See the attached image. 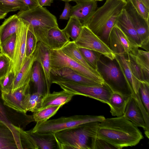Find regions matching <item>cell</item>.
Returning a JSON list of instances; mask_svg holds the SVG:
<instances>
[{"label": "cell", "instance_id": "obj_3", "mask_svg": "<svg viewBox=\"0 0 149 149\" xmlns=\"http://www.w3.org/2000/svg\"><path fill=\"white\" fill-rule=\"evenodd\" d=\"M99 123H88L55 133L59 149H91V139L97 136Z\"/></svg>", "mask_w": 149, "mask_h": 149}, {"label": "cell", "instance_id": "obj_30", "mask_svg": "<svg viewBox=\"0 0 149 149\" xmlns=\"http://www.w3.org/2000/svg\"><path fill=\"white\" fill-rule=\"evenodd\" d=\"M63 106L59 105L46 107L33 113L32 115L34 121L40 123L48 120L54 115Z\"/></svg>", "mask_w": 149, "mask_h": 149}, {"label": "cell", "instance_id": "obj_9", "mask_svg": "<svg viewBox=\"0 0 149 149\" xmlns=\"http://www.w3.org/2000/svg\"><path fill=\"white\" fill-rule=\"evenodd\" d=\"M50 62L52 69H58L64 67H67L100 84H105L104 80L99 72L91 70L69 57L61 49H51Z\"/></svg>", "mask_w": 149, "mask_h": 149}, {"label": "cell", "instance_id": "obj_32", "mask_svg": "<svg viewBox=\"0 0 149 149\" xmlns=\"http://www.w3.org/2000/svg\"><path fill=\"white\" fill-rule=\"evenodd\" d=\"M0 8L6 13L29 10L21 0H0Z\"/></svg>", "mask_w": 149, "mask_h": 149}, {"label": "cell", "instance_id": "obj_36", "mask_svg": "<svg viewBox=\"0 0 149 149\" xmlns=\"http://www.w3.org/2000/svg\"><path fill=\"white\" fill-rule=\"evenodd\" d=\"M43 97L37 92L30 94L28 102L27 111L33 113L39 110L41 107Z\"/></svg>", "mask_w": 149, "mask_h": 149}, {"label": "cell", "instance_id": "obj_5", "mask_svg": "<svg viewBox=\"0 0 149 149\" xmlns=\"http://www.w3.org/2000/svg\"><path fill=\"white\" fill-rule=\"evenodd\" d=\"M105 118L102 116L89 115H76L69 117H62L41 123H36L31 130L33 132L55 133L88 123L100 122Z\"/></svg>", "mask_w": 149, "mask_h": 149}, {"label": "cell", "instance_id": "obj_21", "mask_svg": "<svg viewBox=\"0 0 149 149\" xmlns=\"http://www.w3.org/2000/svg\"><path fill=\"white\" fill-rule=\"evenodd\" d=\"M33 141L36 149H59L54 133H40L27 131Z\"/></svg>", "mask_w": 149, "mask_h": 149}, {"label": "cell", "instance_id": "obj_49", "mask_svg": "<svg viewBox=\"0 0 149 149\" xmlns=\"http://www.w3.org/2000/svg\"><path fill=\"white\" fill-rule=\"evenodd\" d=\"M95 0V1H103V0Z\"/></svg>", "mask_w": 149, "mask_h": 149}, {"label": "cell", "instance_id": "obj_28", "mask_svg": "<svg viewBox=\"0 0 149 149\" xmlns=\"http://www.w3.org/2000/svg\"><path fill=\"white\" fill-rule=\"evenodd\" d=\"M129 98L113 92L107 104L110 107V112L113 116L119 117L123 115Z\"/></svg>", "mask_w": 149, "mask_h": 149}, {"label": "cell", "instance_id": "obj_25", "mask_svg": "<svg viewBox=\"0 0 149 149\" xmlns=\"http://www.w3.org/2000/svg\"><path fill=\"white\" fill-rule=\"evenodd\" d=\"M70 41V38L63 30L61 29L58 26L53 28L49 30L46 45L52 49L59 50Z\"/></svg>", "mask_w": 149, "mask_h": 149}, {"label": "cell", "instance_id": "obj_17", "mask_svg": "<svg viewBox=\"0 0 149 149\" xmlns=\"http://www.w3.org/2000/svg\"><path fill=\"white\" fill-rule=\"evenodd\" d=\"M51 49L43 42H38L36 48L33 54L36 61L41 65L43 70L46 80L48 93H50V89L52 84L50 73L51 69L50 55Z\"/></svg>", "mask_w": 149, "mask_h": 149}, {"label": "cell", "instance_id": "obj_44", "mask_svg": "<svg viewBox=\"0 0 149 149\" xmlns=\"http://www.w3.org/2000/svg\"><path fill=\"white\" fill-rule=\"evenodd\" d=\"M21 0L29 10L35 8L39 6L38 0Z\"/></svg>", "mask_w": 149, "mask_h": 149}, {"label": "cell", "instance_id": "obj_14", "mask_svg": "<svg viewBox=\"0 0 149 149\" xmlns=\"http://www.w3.org/2000/svg\"><path fill=\"white\" fill-rule=\"evenodd\" d=\"M21 19V24L16 33L15 47L12 60V70L15 76L22 66L26 57V42L29 24Z\"/></svg>", "mask_w": 149, "mask_h": 149}, {"label": "cell", "instance_id": "obj_1", "mask_svg": "<svg viewBox=\"0 0 149 149\" xmlns=\"http://www.w3.org/2000/svg\"><path fill=\"white\" fill-rule=\"evenodd\" d=\"M97 136L119 149L135 146L143 138L138 127L123 115L99 122Z\"/></svg>", "mask_w": 149, "mask_h": 149}, {"label": "cell", "instance_id": "obj_35", "mask_svg": "<svg viewBox=\"0 0 149 149\" xmlns=\"http://www.w3.org/2000/svg\"><path fill=\"white\" fill-rule=\"evenodd\" d=\"M127 55L131 70L134 77L140 82L149 83L146 79L143 71L135 61L134 54L130 53Z\"/></svg>", "mask_w": 149, "mask_h": 149}, {"label": "cell", "instance_id": "obj_38", "mask_svg": "<svg viewBox=\"0 0 149 149\" xmlns=\"http://www.w3.org/2000/svg\"><path fill=\"white\" fill-rule=\"evenodd\" d=\"M139 91L141 101L149 114V83L140 82Z\"/></svg>", "mask_w": 149, "mask_h": 149}, {"label": "cell", "instance_id": "obj_31", "mask_svg": "<svg viewBox=\"0 0 149 149\" xmlns=\"http://www.w3.org/2000/svg\"><path fill=\"white\" fill-rule=\"evenodd\" d=\"M134 56L135 61L143 71L147 81L149 82V52L138 49Z\"/></svg>", "mask_w": 149, "mask_h": 149}, {"label": "cell", "instance_id": "obj_12", "mask_svg": "<svg viewBox=\"0 0 149 149\" xmlns=\"http://www.w3.org/2000/svg\"><path fill=\"white\" fill-rule=\"evenodd\" d=\"M109 46L116 55L130 53L136 55L139 47L129 40L121 30L115 25L109 35Z\"/></svg>", "mask_w": 149, "mask_h": 149}, {"label": "cell", "instance_id": "obj_11", "mask_svg": "<svg viewBox=\"0 0 149 149\" xmlns=\"http://www.w3.org/2000/svg\"><path fill=\"white\" fill-rule=\"evenodd\" d=\"M1 91V97L4 105L18 112L26 113L30 94L29 83L12 92Z\"/></svg>", "mask_w": 149, "mask_h": 149}, {"label": "cell", "instance_id": "obj_19", "mask_svg": "<svg viewBox=\"0 0 149 149\" xmlns=\"http://www.w3.org/2000/svg\"><path fill=\"white\" fill-rule=\"evenodd\" d=\"M115 25L121 30L132 43L137 47H141V41L124 8L118 17Z\"/></svg>", "mask_w": 149, "mask_h": 149}, {"label": "cell", "instance_id": "obj_2", "mask_svg": "<svg viewBox=\"0 0 149 149\" xmlns=\"http://www.w3.org/2000/svg\"><path fill=\"white\" fill-rule=\"evenodd\" d=\"M127 3L126 0H106L97 8L85 26L109 46L111 30Z\"/></svg>", "mask_w": 149, "mask_h": 149}, {"label": "cell", "instance_id": "obj_45", "mask_svg": "<svg viewBox=\"0 0 149 149\" xmlns=\"http://www.w3.org/2000/svg\"><path fill=\"white\" fill-rule=\"evenodd\" d=\"M39 6L41 7L50 6L53 2V0H38Z\"/></svg>", "mask_w": 149, "mask_h": 149}, {"label": "cell", "instance_id": "obj_22", "mask_svg": "<svg viewBox=\"0 0 149 149\" xmlns=\"http://www.w3.org/2000/svg\"><path fill=\"white\" fill-rule=\"evenodd\" d=\"M35 61L36 58L33 54L29 57H26L22 66L15 76L10 92L26 84L30 83L31 70Z\"/></svg>", "mask_w": 149, "mask_h": 149}, {"label": "cell", "instance_id": "obj_24", "mask_svg": "<svg viewBox=\"0 0 149 149\" xmlns=\"http://www.w3.org/2000/svg\"><path fill=\"white\" fill-rule=\"evenodd\" d=\"M30 81L33 84L35 92L43 97L48 93L45 75L40 64L37 61L34 62L31 70Z\"/></svg>", "mask_w": 149, "mask_h": 149}, {"label": "cell", "instance_id": "obj_20", "mask_svg": "<svg viewBox=\"0 0 149 149\" xmlns=\"http://www.w3.org/2000/svg\"><path fill=\"white\" fill-rule=\"evenodd\" d=\"M123 116L137 127H142L146 131V125L142 111L132 96L129 99Z\"/></svg>", "mask_w": 149, "mask_h": 149}, {"label": "cell", "instance_id": "obj_34", "mask_svg": "<svg viewBox=\"0 0 149 149\" xmlns=\"http://www.w3.org/2000/svg\"><path fill=\"white\" fill-rule=\"evenodd\" d=\"M16 38L15 33L6 39L0 45V52L12 60L15 50Z\"/></svg>", "mask_w": 149, "mask_h": 149}, {"label": "cell", "instance_id": "obj_33", "mask_svg": "<svg viewBox=\"0 0 149 149\" xmlns=\"http://www.w3.org/2000/svg\"><path fill=\"white\" fill-rule=\"evenodd\" d=\"M79 49L87 63L95 70L98 71V62L100 53L87 49L79 47Z\"/></svg>", "mask_w": 149, "mask_h": 149}, {"label": "cell", "instance_id": "obj_41", "mask_svg": "<svg viewBox=\"0 0 149 149\" xmlns=\"http://www.w3.org/2000/svg\"><path fill=\"white\" fill-rule=\"evenodd\" d=\"M91 147V149H116L105 140L97 136L92 139Z\"/></svg>", "mask_w": 149, "mask_h": 149}, {"label": "cell", "instance_id": "obj_18", "mask_svg": "<svg viewBox=\"0 0 149 149\" xmlns=\"http://www.w3.org/2000/svg\"><path fill=\"white\" fill-rule=\"evenodd\" d=\"M127 55H116L115 59L118 65L127 84L130 89L133 97L139 94L140 82L134 76L131 70Z\"/></svg>", "mask_w": 149, "mask_h": 149}, {"label": "cell", "instance_id": "obj_42", "mask_svg": "<svg viewBox=\"0 0 149 149\" xmlns=\"http://www.w3.org/2000/svg\"><path fill=\"white\" fill-rule=\"evenodd\" d=\"M137 12L146 20L149 21V9L139 0H130Z\"/></svg>", "mask_w": 149, "mask_h": 149}, {"label": "cell", "instance_id": "obj_27", "mask_svg": "<svg viewBox=\"0 0 149 149\" xmlns=\"http://www.w3.org/2000/svg\"><path fill=\"white\" fill-rule=\"evenodd\" d=\"M66 55L91 70L99 72L94 70L86 61L74 41H70L60 49Z\"/></svg>", "mask_w": 149, "mask_h": 149}, {"label": "cell", "instance_id": "obj_13", "mask_svg": "<svg viewBox=\"0 0 149 149\" xmlns=\"http://www.w3.org/2000/svg\"><path fill=\"white\" fill-rule=\"evenodd\" d=\"M132 23L141 41V48L149 51V22L136 11L130 0H127L124 8Z\"/></svg>", "mask_w": 149, "mask_h": 149}, {"label": "cell", "instance_id": "obj_39", "mask_svg": "<svg viewBox=\"0 0 149 149\" xmlns=\"http://www.w3.org/2000/svg\"><path fill=\"white\" fill-rule=\"evenodd\" d=\"M12 64L11 59L0 53V79L5 77L12 70Z\"/></svg>", "mask_w": 149, "mask_h": 149}, {"label": "cell", "instance_id": "obj_40", "mask_svg": "<svg viewBox=\"0 0 149 149\" xmlns=\"http://www.w3.org/2000/svg\"><path fill=\"white\" fill-rule=\"evenodd\" d=\"M15 77V74L11 70L5 77L0 79L1 91L6 92L11 91Z\"/></svg>", "mask_w": 149, "mask_h": 149}, {"label": "cell", "instance_id": "obj_50", "mask_svg": "<svg viewBox=\"0 0 149 149\" xmlns=\"http://www.w3.org/2000/svg\"></svg>", "mask_w": 149, "mask_h": 149}, {"label": "cell", "instance_id": "obj_26", "mask_svg": "<svg viewBox=\"0 0 149 149\" xmlns=\"http://www.w3.org/2000/svg\"><path fill=\"white\" fill-rule=\"evenodd\" d=\"M21 23L17 14L10 16L0 25V45L8 37L16 33Z\"/></svg>", "mask_w": 149, "mask_h": 149}, {"label": "cell", "instance_id": "obj_37", "mask_svg": "<svg viewBox=\"0 0 149 149\" xmlns=\"http://www.w3.org/2000/svg\"><path fill=\"white\" fill-rule=\"evenodd\" d=\"M38 42L36 37L30 29L29 26L26 42V57H29L33 54L36 48Z\"/></svg>", "mask_w": 149, "mask_h": 149}, {"label": "cell", "instance_id": "obj_23", "mask_svg": "<svg viewBox=\"0 0 149 149\" xmlns=\"http://www.w3.org/2000/svg\"><path fill=\"white\" fill-rule=\"evenodd\" d=\"M74 95L63 90L61 91L48 93L43 97L39 109L51 106H63L70 101Z\"/></svg>", "mask_w": 149, "mask_h": 149}, {"label": "cell", "instance_id": "obj_43", "mask_svg": "<svg viewBox=\"0 0 149 149\" xmlns=\"http://www.w3.org/2000/svg\"><path fill=\"white\" fill-rule=\"evenodd\" d=\"M71 6L68 2H65L64 9L60 16L59 19H68L70 15Z\"/></svg>", "mask_w": 149, "mask_h": 149}, {"label": "cell", "instance_id": "obj_15", "mask_svg": "<svg viewBox=\"0 0 149 149\" xmlns=\"http://www.w3.org/2000/svg\"><path fill=\"white\" fill-rule=\"evenodd\" d=\"M50 75L52 84L56 82H64L86 85H102L65 67L58 69L51 68Z\"/></svg>", "mask_w": 149, "mask_h": 149}, {"label": "cell", "instance_id": "obj_4", "mask_svg": "<svg viewBox=\"0 0 149 149\" xmlns=\"http://www.w3.org/2000/svg\"><path fill=\"white\" fill-rule=\"evenodd\" d=\"M17 15L29 23V28L35 35L38 42H42L45 44L49 30L58 26L56 17L46 8L40 6L31 10L19 11Z\"/></svg>", "mask_w": 149, "mask_h": 149}, {"label": "cell", "instance_id": "obj_46", "mask_svg": "<svg viewBox=\"0 0 149 149\" xmlns=\"http://www.w3.org/2000/svg\"><path fill=\"white\" fill-rule=\"evenodd\" d=\"M7 13L0 8V19H4L6 16Z\"/></svg>", "mask_w": 149, "mask_h": 149}, {"label": "cell", "instance_id": "obj_29", "mask_svg": "<svg viewBox=\"0 0 149 149\" xmlns=\"http://www.w3.org/2000/svg\"><path fill=\"white\" fill-rule=\"evenodd\" d=\"M83 26L79 21L73 17H70L67 24L63 30L73 41L79 35Z\"/></svg>", "mask_w": 149, "mask_h": 149}, {"label": "cell", "instance_id": "obj_7", "mask_svg": "<svg viewBox=\"0 0 149 149\" xmlns=\"http://www.w3.org/2000/svg\"><path fill=\"white\" fill-rule=\"evenodd\" d=\"M106 62L100 58L98 62V71L103 79L105 84L113 93L129 98L132 93L119 67L113 62Z\"/></svg>", "mask_w": 149, "mask_h": 149}, {"label": "cell", "instance_id": "obj_8", "mask_svg": "<svg viewBox=\"0 0 149 149\" xmlns=\"http://www.w3.org/2000/svg\"><path fill=\"white\" fill-rule=\"evenodd\" d=\"M54 83L58 85L63 90L74 95H80L88 97L107 104L113 93L105 84L86 85L64 82H56Z\"/></svg>", "mask_w": 149, "mask_h": 149}, {"label": "cell", "instance_id": "obj_10", "mask_svg": "<svg viewBox=\"0 0 149 149\" xmlns=\"http://www.w3.org/2000/svg\"><path fill=\"white\" fill-rule=\"evenodd\" d=\"M79 47L83 48L99 53L113 61L116 54L109 47L86 26H83L81 33L74 41Z\"/></svg>", "mask_w": 149, "mask_h": 149}, {"label": "cell", "instance_id": "obj_6", "mask_svg": "<svg viewBox=\"0 0 149 149\" xmlns=\"http://www.w3.org/2000/svg\"><path fill=\"white\" fill-rule=\"evenodd\" d=\"M0 149H33L36 148L27 131L0 119Z\"/></svg>", "mask_w": 149, "mask_h": 149}, {"label": "cell", "instance_id": "obj_48", "mask_svg": "<svg viewBox=\"0 0 149 149\" xmlns=\"http://www.w3.org/2000/svg\"><path fill=\"white\" fill-rule=\"evenodd\" d=\"M61 0L64 1L65 2H69V1H74L75 2L76 0Z\"/></svg>", "mask_w": 149, "mask_h": 149}, {"label": "cell", "instance_id": "obj_16", "mask_svg": "<svg viewBox=\"0 0 149 149\" xmlns=\"http://www.w3.org/2000/svg\"><path fill=\"white\" fill-rule=\"evenodd\" d=\"M76 4L72 6L70 17L78 19L83 26H85L97 9V1L93 0H76Z\"/></svg>", "mask_w": 149, "mask_h": 149}, {"label": "cell", "instance_id": "obj_47", "mask_svg": "<svg viewBox=\"0 0 149 149\" xmlns=\"http://www.w3.org/2000/svg\"><path fill=\"white\" fill-rule=\"evenodd\" d=\"M148 9H149V0H139Z\"/></svg>", "mask_w": 149, "mask_h": 149}]
</instances>
